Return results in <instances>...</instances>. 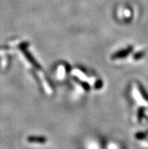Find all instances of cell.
<instances>
[{"label": "cell", "instance_id": "cell-5", "mask_svg": "<svg viewBox=\"0 0 148 149\" xmlns=\"http://www.w3.org/2000/svg\"><path fill=\"white\" fill-rule=\"evenodd\" d=\"M144 55H145V52H139L136 53V54L134 55V58H135V60H139V59L141 58Z\"/></svg>", "mask_w": 148, "mask_h": 149}, {"label": "cell", "instance_id": "cell-2", "mask_svg": "<svg viewBox=\"0 0 148 149\" xmlns=\"http://www.w3.org/2000/svg\"><path fill=\"white\" fill-rule=\"evenodd\" d=\"M22 52L23 53H24V55H25V57L27 58V60L32 64V65H33V66L36 68H37V69H41V66L40 65V64L35 60V58L33 57V55H31V54H30L29 52L26 51V49H22Z\"/></svg>", "mask_w": 148, "mask_h": 149}, {"label": "cell", "instance_id": "cell-7", "mask_svg": "<svg viewBox=\"0 0 148 149\" xmlns=\"http://www.w3.org/2000/svg\"><path fill=\"white\" fill-rule=\"evenodd\" d=\"M7 47H3V46H0V49H7Z\"/></svg>", "mask_w": 148, "mask_h": 149}, {"label": "cell", "instance_id": "cell-6", "mask_svg": "<svg viewBox=\"0 0 148 149\" xmlns=\"http://www.w3.org/2000/svg\"><path fill=\"white\" fill-rule=\"evenodd\" d=\"M102 86H103V83H102V82H101V80H98V81L96 82L94 87H95L96 89H101V87H102Z\"/></svg>", "mask_w": 148, "mask_h": 149}, {"label": "cell", "instance_id": "cell-1", "mask_svg": "<svg viewBox=\"0 0 148 149\" xmlns=\"http://www.w3.org/2000/svg\"><path fill=\"white\" fill-rule=\"evenodd\" d=\"M133 48L132 46H129V47L126 48V49L120 50V51L115 52L113 55H112L111 58L113 60H116V59H120V58H124L126 56L129 55L130 53L132 52Z\"/></svg>", "mask_w": 148, "mask_h": 149}, {"label": "cell", "instance_id": "cell-3", "mask_svg": "<svg viewBox=\"0 0 148 149\" xmlns=\"http://www.w3.org/2000/svg\"><path fill=\"white\" fill-rule=\"evenodd\" d=\"M27 141L29 142H39V143H44L46 142L45 137L42 136H29L27 138Z\"/></svg>", "mask_w": 148, "mask_h": 149}, {"label": "cell", "instance_id": "cell-4", "mask_svg": "<svg viewBox=\"0 0 148 149\" xmlns=\"http://www.w3.org/2000/svg\"><path fill=\"white\" fill-rule=\"evenodd\" d=\"M76 80V81L77 82V83H79V85L82 86V87H83V89H85V91H89L90 90V86L88 85V83H85V82H83L82 81V80H80V79H77V78H75L74 79Z\"/></svg>", "mask_w": 148, "mask_h": 149}]
</instances>
